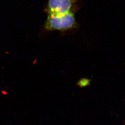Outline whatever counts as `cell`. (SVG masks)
Wrapping results in <instances>:
<instances>
[{
	"mask_svg": "<svg viewBox=\"0 0 125 125\" xmlns=\"http://www.w3.org/2000/svg\"><path fill=\"white\" fill-rule=\"evenodd\" d=\"M74 12L62 14H48L45 29L48 31H64L78 28Z\"/></svg>",
	"mask_w": 125,
	"mask_h": 125,
	"instance_id": "obj_1",
	"label": "cell"
},
{
	"mask_svg": "<svg viewBox=\"0 0 125 125\" xmlns=\"http://www.w3.org/2000/svg\"><path fill=\"white\" fill-rule=\"evenodd\" d=\"M76 0H48L47 14H62L73 11Z\"/></svg>",
	"mask_w": 125,
	"mask_h": 125,
	"instance_id": "obj_2",
	"label": "cell"
},
{
	"mask_svg": "<svg viewBox=\"0 0 125 125\" xmlns=\"http://www.w3.org/2000/svg\"><path fill=\"white\" fill-rule=\"evenodd\" d=\"M90 81L89 79L86 78H82L78 82V85L81 87H86L89 85Z\"/></svg>",
	"mask_w": 125,
	"mask_h": 125,
	"instance_id": "obj_3",
	"label": "cell"
},
{
	"mask_svg": "<svg viewBox=\"0 0 125 125\" xmlns=\"http://www.w3.org/2000/svg\"><path fill=\"white\" fill-rule=\"evenodd\" d=\"M124 125H125V124H124Z\"/></svg>",
	"mask_w": 125,
	"mask_h": 125,
	"instance_id": "obj_4",
	"label": "cell"
}]
</instances>
